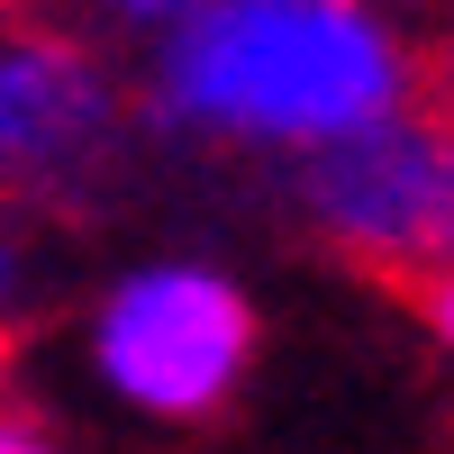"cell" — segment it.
Listing matches in <instances>:
<instances>
[{
	"label": "cell",
	"mask_w": 454,
	"mask_h": 454,
	"mask_svg": "<svg viewBox=\"0 0 454 454\" xmlns=\"http://www.w3.org/2000/svg\"><path fill=\"white\" fill-rule=\"evenodd\" d=\"M128 73L137 128L300 173L419 109V27L391 0H200Z\"/></svg>",
	"instance_id": "1"
},
{
	"label": "cell",
	"mask_w": 454,
	"mask_h": 454,
	"mask_svg": "<svg viewBox=\"0 0 454 454\" xmlns=\"http://www.w3.org/2000/svg\"><path fill=\"white\" fill-rule=\"evenodd\" d=\"M82 409L137 436H200L237 419L263 364V300L237 263L200 246H155L100 273L64 327Z\"/></svg>",
	"instance_id": "2"
},
{
	"label": "cell",
	"mask_w": 454,
	"mask_h": 454,
	"mask_svg": "<svg viewBox=\"0 0 454 454\" xmlns=\"http://www.w3.org/2000/svg\"><path fill=\"white\" fill-rule=\"evenodd\" d=\"M137 73L55 0H0V227L82 209L137 145Z\"/></svg>",
	"instance_id": "3"
},
{
	"label": "cell",
	"mask_w": 454,
	"mask_h": 454,
	"mask_svg": "<svg viewBox=\"0 0 454 454\" xmlns=\"http://www.w3.org/2000/svg\"><path fill=\"white\" fill-rule=\"evenodd\" d=\"M282 200L327 254L364 263V273H436L454 209V128H436L427 109L364 128L327 145L318 164L282 173Z\"/></svg>",
	"instance_id": "4"
},
{
	"label": "cell",
	"mask_w": 454,
	"mask_h": 454,
	"mask_svg": "<svg viewBox=\"0 0 454 454\" xmlns=\"http://www.w3.org/2000/svg\"><path fill=\"white\" fill-rule=\"evenodd\" d=\"M192 10H200V0H64V19L91 27L109 55H155Z\"/></svg>",
	"instance_id": "5"
},
{
	"label": "cell",
	"mask_w": 454,
	"mask_h": 454,
	"mask_svg": "<svg viewBox=\"0 0 454 454\" xmlns=\"http://www.w3.org/2000/svg\"><path fill=\"white\" fill-rule=\"evenodd\" d=\"M0 454H82L64 436V419L46 400H27V391H0Z\"/></svg>",
	"instance_id": "6"
},
{
	"label": "cell",
	"mask_w": 454,
	"mask_h": 454,
	"mask_svg": "<svg viewBox=\"0 0 454 454\" xmlns=\"http://www.w3.org/2000/svg\"><path fill=\"white\" fill-rule=\"evenodd\" d=\"M27 309H36V254L19 227H0V336H19Z\"/></svg>",
	"instance_id": "7"
},
{
	"label": "cell",
	"mask_w": 454,
	"mask_h": 454,
	"mask_svg": "<svg viewBox=\"0 0 454 454\" xmlns=\"http://www.w3.org/2000/svg\"><path fill=\"white\" fill-rule=\"evenodd\" d=\"M419 109L436 128H454V10H445L436 36H419Z\"/></svg>",
	"instance_id": "8"
},
{
	"label": "cell",
	"mask_w": 454,
	"mask_h": 454,
	"mask_svg": "<svg viewBox=\"0 0 454 454\" xmlns=\"http://www.w3.org/2000/svg\"><path fill=\"white\" fill-rule=\"evenodd\" d=\"M419 327L454 355V263H445V273H419Z\"/></svg>",
	"instance_id": "9"
},
{
	"label": "cell",
	"mask_w": 454,
	"mask_h": 454,
	"mask_svg": "<svg viewBox=\"0 0 454 454\" xmlns=\"http://www.w3.org/2000/svg\"><path fill=\"white\" fill-rule=\"evenodd\" d=\"M445 263H454V209H445V246H436V273H445Z\"/></svg>",
	"instance_id": "10"
},
{
	"label": "cell",
	"mask_w": 454,
	"mask_h": 454,
	"mask_svg": "<svg viewBox=\"0 0 454 454\" xmlns=\"http://www.w3.org/2000/svg\"><path fill=\"white\" fill-rule=\"evenodd\" d=\"M391 10H400V19H409V0H391Z\"/></svg>",
	"instance_id": "11"
}]
</instances>
